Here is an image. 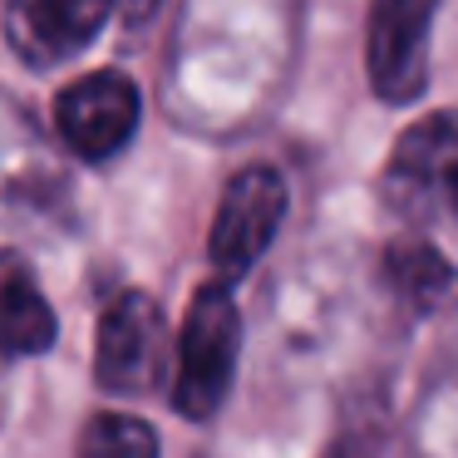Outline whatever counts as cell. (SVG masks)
Returning a JSON list of instances; mask_svg holds the SVG:
<instances>
[{"mask_svg": "<svg viewBox=\"0 0 458 458\" xmlns=\"http://www.w3.org/2000/svg\"><path fill=\"white\" fill-rule=\"evenodd\" d=\"M168 365V316L158 301L133 286L109 296V306L99 310V330H94V379L104 394H148L163 385Z\"/></svg>", "mask_w": 458, "mask_h": 458, "instance_id": "cell-3", "label": "cell"}, {"mask_svg": "<svg viewBox=\"0 0 458 458\" xmlns=\"http://www.w3.org/2000/svg\"><path fill=\"white\" fill-rule=\"evenodd\" d=\"M60 326L45 301L35 267L15 247H0V350L5 355H45Z\"/></svg>", "mask_w": 458, "mask_h": 458, "instance_id": "cell-8", "label": "cell"}, {"mask_svg": "<svg viewBox=\"0 0 458 458\" xmlns=\"http://www.w3.org/2000/svg\"><path fill=\"white\" fill-rule=\"evenodd\" d=\"M428 30L434 5L419 0H385L365 25V70L369 89L385 104H414L428 84Z\"/></svg>", "mask_w": 458, "mask_h": 458, "instance_id": "cell-6", "label": "cell"}, {"mask_svg": "<svg viewBox=\"0 0 458 458\" xmlns=\"http://www.w3.org/2000/svg\"><path fill=\"white\" fill-rule=\"evenodd\" d=\"M242 355V310L232 286L202 281L182 310V330L173 340V409L182 419H212L227 404Z\"/></svg>", "mask_w": 458, "mask_h": 458, "instance_id": "cell-1", "label": "cell"}, {"mask_svg": "<svg viewBox=\"0 0 458 458\" xmlns=\"http://www.w3.org/2000/svg\"><path fill=\"white\" fill-rule=\"evenodd\" d=\"M74 458H158V434L139 414L99 409V414L84 419Z\"/></svg>", "mask_w": 458, "mask_h": 458, "instance_id": "cell-10", "label": "cell"}, {"mask_svg": "<svg viewBox=\"0 0 458 458\" xmlns=\"http://www.w3.org/2000/svg\"><path fill=\"white\" fill-rule=\"evenodd\" d=\"M379 198L409 227L458 222V109L414 119L379 173Z\"/></svg>", "mask_w": 458, "mask_h": 458, "instance_id": "cell-2", "label": "cell"}, {"mask_svg": "<svg viewBox=\"0 0 458 458\" xmlns=\"http://www.w3.org/2000/svg\"><path fill=\"white\" fill-rule=\"evenodd\" d=\"M330 458H355V454H350V448H335V454H330Z\"/></svg>", "mask_w": 458, "mask_h": 458, "instance_id": "cell-11", "label": "cell"}, {"mask_svg": "<svg viewBox=\"0 0 458 458\" xmlns=\"http://www.w3.org/2000/svg\"><path fill=\"white\" fill-rule=\"evenodd\" d=\"M286 198H291L286 178L276 168H267V163L232 173L217 198V212H212V232H208L212 281L232 286L267 257V247L276 242L281 222H286Z\"/></svg>", "mask_w": 458, "mask_h": 458, "instance_id": "cell-4", "label": "cell"}, {"mask_svg": "<svg viewBox=\"0 0 458 458\" xmlns=\"http://www.w3.org/2000/svg\"><path fill=\"white\" fill-rule=\"evenodd\" d=\"M379 276H385L389 296H394L399 306L419 310V316H428L434 306H444V301L454 296V286H458L454 261L424 237H394L389 242V247L379 251Z\"/></svg>", "mask_w": 458, "mask_h": 458, "instance_id": "cell-9", "label": "cell"}, {"mask_svg": "<svg viewBox=\"0 0 458 458\" xmlns=\"http://www.w3.org/2000/svg\"><path fill=\"white\" fill-rule=\"evenodd\" d=\"M143 123V94L129 74L94 70L55 94V133L80 163H109Z\"/></svg>", "mask_w": 458, "mask_h": 458, "instance_id": "cell-5", "label": "cell"}, {"mask_svg": "<svg viewBox=\"0 0 458 458\" xmlns=\"http://www.w3.org/2000/svg\"><path fill=\"white\" fill-rule=\"evenodd\" d=\"M109 11L89 0H15L5 11V40L30 70H55L104 30Z\"/></svg>", "mask_w": 458, "mask_h": 458, "instance_id": "cell-7", "label": "cell"}]
</instances>
